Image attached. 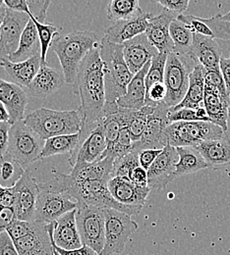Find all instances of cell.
<instances>
[{
    "label": "cell",
    "mask_w": 230,
    "mask_h": 255,
    "mask_svg": "<svg viewBox=\"0 0 230 255\" xmlns=\"http://www.w3.org/2000/svg\"><path fill=\"white\" fill-rule=\"evenodd\" d=\"M2 6H4V1H2V0H0V8L2 7Z\"/></svg>",
    "instance_id": "obj_60"
},
{
    "label": "cell",
    "mask_w": 230,
    "mask_h": 255,
    "mask_svg": "<svg viewBox=\"0 0 230 255\" xmlns=\"http://www.w3.org/2000/svg\"><path fill=\"white\" fill-rule=\"evenodd\" d=\"M168 53L157 54L151 62V67L146 76V87L151 88L155 84L165 83V66Z\"/></svg>",
    "instance_id": "obj_41"
},
{
    "label": "cell",
    "mask_w": 230,
    "mask_h": 255,
    "mask_svg": "<svg viewBox=\"0 0 230 255\" xmlns=\"http://www.w3.org/2000/svg\"><path fill=\"white\" fill-rule=\"evenodd\" d=\"M176 149L179 154V161L176 165L175 171L176 178L193 174L198 171L209 168L208 163L195 147L184 146L176 147Z\"/></svg>",
    "instance_id": "obj_34"
},
{
    "label": "cell",
    "mask_w": 230,
    "mask_h": 255,
    "mask_svg": "<svg viewBox=\"0 0 230 255\" xmlns=\"http://www.w3.org/2000/svg\"><path fill=\"white\" fill-rule=\"evenodd\" d=\"M204 107L207 110L211 122L227 132L230 115V96L223 95L216 88L206 86Z\"/></svg>",
    "instance_id": "obj_24"
},
{
    "label": "cell",
    "mask_w": 230,
    "mask_h": 255,
    "mask_svg": "<svg viewBox=\"0 0 230 255\" xmlns=\"http://www.w3.org/2000/svg\"><path fill=\"white\" fill-rule=\"evenodd\" d=\"M40 54V43L38 32L32 19H30L26 29L20 39L19 47L8 59L13 63H20L27 61L33 56Z\"/></svg>",
    "instance_id": "obj_33"
},
{
    "label": "cell",
    "mask_w": 230,
    "mask_h": 255,
    "mask_svg": "<svg viewBox=\"0 0 230 255\" xmlns=\"http://www.w3.org/2000/svg\"><path fill=\"white\" fill-rule=\"evenodd\" d=\"M54 223L37 222L32 234L14 242L19 255H54L51 234Z\"/></svg>",
    "instance_id": "obj_15"
},
{
    "label": "cell",
    "mask_w": 230,
    "mask_h": 255,
    "mask_svg": "<svg viewBox=\"0 0 230 255\" xmlns=\"http://www.w3.org/2000/svg\"><path fill=\"white\" fill-rule=\"evenodd\" d=\"M66 83L64 76L55 69L41 64L36 76L27 88L28 93L36 98H46L55 94Z\"/></svg>",
    "instance_id": "obj_25"
},
{
    "label": "cell",
    "mask_w": 230,
    "mask_h": 255,
    "mask_svg": "<svg viewBox=\"0 0 230 255\" xmlns=\"http://www.w3.org/2000/svg\"><path fill=\"white\" fill-rule=\"evenodd\" d=\"M142 12L138 0H112L106 8L107 18L114 23L129 20Z\"/></svg>",
    "instance_id": "obj_36"
},
{
    "label": "cell",
    "mask_w": 230,
    "mask_h": 255,
    "mask_svg": "<svg viewBox=\"0 0 230 255\" xmlns=\"http://www.w3.org/2000/svg\"><path fill=\"white\" fill-rule=\"evenodd\" d=\"M167 95V90L165 83H159L153 85L151 88L147 89L146 95V105L156 106L160 103L165 102Z\"/></svg>",
    "instance_id": "obj_46"
},
{
    "label": "cell",
    "mask_w": 230,
    "mask_h": 255,
    "mask_svg": "<svg viewBox=\"0 0 230 255\" xmlns=\"http://www.w3.org/2000/svg\"><path fill=\"white\" fill-rule=\"evenodd\" d=\"M2 209H3V206H2V205H1V204H0V211H1V210H2Z\"/></svg>",
    "instance_id": "obj_63"
},
{
    "label": "cell",
    "mask_w": 230,
    "mask_h": 255,
    "mask_svg": "<svg viewBox=\"0 0 230 255\" xmlns=\"http://www.w3.org/2000/svg\"><path fill=\"white\" fill-rule=\"evenodd\" d=\"M41 64L40 54L20 63H13L8 58L0 59V66L3 68L6 76L11 80V83L25 87L26 89L33 82Z\"/></svg>",
    "instance_id": "obj_27"
},
{
    "label": "cell",
    "mask_w": 230,
    "mask_h": 255,
    "mask_svg": "<svg viewBox=\"0 0 230 255\" xmlns=\"http://www.w3.org/2000/svg\"><path fill=\"white\" fill-rule=\"evenodd\" d=\"M169 32L172 42L174 44L173 52L180 55L189 54L193 42V32L178 19L172 21Z\"/></svg>",
    "instance_id": "obj_38"
},
{
    "label": "cell",
    "mask_w": 230,
    "mask_h": 255,
    "mask_svg": "<svg viewBox=\"0 0 230 255\" xmlns=\"http://www.w3.org/2000/svg\"><path fill=\"white\" fill-rule=\"evenodd\" d=\"M16 218V212L14 208L3 207L0 211V228L6 229Z\"/></svg>",
    "instance_id": "obj_54"
},
{
    "label": "cell",
    "mask_w": 230,
    "mask_h": 255,
    "mask_svg": "<svg viewBox=\"0 0 230 255\" xmlns=\"http://www.w3.org/2000/svg\"><path fill=\"white\" fill-rule=\"evenodd\" d=\"M73 92L80 96L82 101V105L78 109L82 116L79 132L80 145L102 124L104 115L106 104L104 69L99 54V46L91 50L82 61L73 85Z\"/></svg>",
    "instance_id": "obj_1"
},
{
    "label": "cell",
    "mask_w": 230,
    "mask_h": 255,
    "mask_svg": "<svg viewBox=\"0 0 230 255\" xmlns=\"http://www.w3.org/2000/svg\"><path fill=\"white\" fill-rule=\"evenodd\" d=\"M2 23H3V22H0V28H1V25H2Z\"/></svg>",
    "instance_id": "obj_64"
},
{
    "label": "cell",
    "mask_w": 230,
    "mask_h": 255,
    "mask_svg": "<svg viewBox=\"0 0 230 255\" xmlns=\"http://www.w3.org/2000/svg\"><path fill=\"white\" fill-rule=\"evenodd\" d=\"M106 139L102 124L97 128L78 148L70 154L69 163L73 168L76 165L98 162L106 150Z\"/></svg>",
    "instance_id": "obj_20"
},
{
    "label": "cell",
    "mask_w": 230,
    "mask_h": 255,
    "mask_svg": "<svg viewBox=\"0 0 230 255\" xmlns=\"http://www.w3.org/2000/svg\"><path fill=\"white\" fill-rule=\"evenodd\" d=\"M79 142H80L79 133L58 135V136L47 138L45 140L39 159L47 158V157L58 155V154H65V153L71 154L77 149Z\"/></svg>",
    "instance_id": "obj_35"
},
{
    "label": "cell",
    "mask_w": 230,
    "mask_h": 255,
    "mask_svg": "<svg viewBox=\"0 0 230 255\" xmlns=\"http://www.w3.org/2000/svg\"><path fill=\"white\" fill-rule=\"evenodd\" d=\"M30 19L27 13L6 9V15L0 28V59L9 58L17 51L21 36Z\"/></svg>",
    "instance_id": "obj_12"
},
{
    "label": "cell",
    "mask_w": 230,
    "mask_h": 255,
    "mask_svg": "<svg viewBox=\"0 0 230 255\" xmlns=\"http://www.w3.org/2000/svg\"><path fill=\"white\" fill-rule=\"evenodd\" d=\"M221 18H222V20H224L226 22H230V11L229 13H227L226 15H222Z\"/></svg>",
    "instance_id": "obj_59"
},
{
    "label": "cell",
    "mask_w": 230,
    "mask_h": 255,
    "mask_svg": "<svg viewBox=\"0 0 230 255\" xmlns=\"http://www.w3.org/2000/svg\"><path fill=\"white\" fill-rule=\"evenodd\" d=\"M223 50L220 44L211 37L193 33V42L189 55L195 63L203 66L206 70L219 69Z\"/></svg>",
    "instance_id": "obj_21"
},
{
    "label": "cell",
    "mask_w": 230,
    "mask_h": 255,
    "mask_svg": "<svg viewBox=\"0 0 230 255\" xmlns=\"http://www.w3.org/2000/svg\"><path fill=\"white\" fill-rule=\"evenodd\" d=\"M140 166L139 161V151L133 150L127 155L114 160L112 177H125L128 178L132 171Z\"/></svg>",
    "instance_id": "obj_42"
},
{
    "label": "cell",
    "mask_w": 230,
    "mask_h": 255,
    "mask_svg": "<svg viewBox=\"0 0 230 255\" xmlns=\"http://www.w3.org/2000/svg\"><path fill=\"white\" fill-rule=\"evenodd\" d=\"M220 69L227 87V92L230 96V52L229 58L222 57L220 62Z\"/></svg>",
    "instance_id": "obj_56"
},
{
    "label": "cell",
    "mask_w": 230,
    "mask_h": 255,
    "mask_svg": "<svg viewBox=\"0 0 230 255\" xmlns=\"http://www.w3.org/2000/svg\"><path fill=\"white\" fill-rule=\"evenodd\" d=\"M99 54L104 69L106 103H114L126 94L134 75L125 62L123 44L111 43L102 38Z\"/></svg>",
    "instance_id": "obj_3"
},
{
    "label": "cell",
    "mask_w": 230,
    "mask_h": 255,
    "mask_svg": "<svg viewBox=\"0 0 230 255\" xmlns=\"http://www.w3.org/2000/svg\"><path fill=\"white\" fill-rule=\"evenodd\" d=\"M156 2L162 5L165 10L177 15L183 14L189 7V0H157Z\"/></svg>",
    "instance_id": "obj_47"
},
{
    "label": "cell",
    "mask_w": 230,
    "mask_h": 255,
    "mask_svg": "<svg viewBox=\"0 0 230 255\" xmlns=\"http://www.w3.org/2000/svg\"><path fill=\"white\" fill-rule=\"evenodd\" d=\"M222 14L204 19L193 15L181 14L177 17L179 21L185 24L188 29L193 32L202 34L211 38H221L230 40V23L222 20Z\"/></svg>",
    "instance_id": "obj_19"
},
{
    "label": "cell",
    "mask_w": 230,
    "mask_h": 255,
    "mask_svg": "<svg viewBox=\"0 0 230 255\" xmlns=\"http://www.w3.org/2000/svg\"><path fill=\"white\" fill-rule=\"evenodd\" d=\"M33 20L36 30L38 32L39 37V43H40V57L42 64L46 63V54L51 47L54 39L59 35L57 32V28L52 24H41L38 23L36 20H34L33 17H30Z\"/></svg>",
    "instance_id": "obj_39"
},
{
    "label": "cell",
    "mask_w": 230,
    "mask_h": 255,
    "mask_svg": "<svg viewBox=\"0 0 230 255\" xmlns=\"http://www.w3.org/2000/svg\"><path fill=\"white\" fill-rule=\"evenodd\" d=\"M162 151L163 149H145V150L139 151L140 166L148 171L150 167L153 165V163L162 153Z\"/></svg>",
    "instance_id": "obj_48"
},
{
    "label": "cell",
    "mask_w": 230,
    "mask_h": 255,
    "mask_svg": "<svg viewBox=\"0 0 230 255\" xmlns=\"http://www.w3.org/2000/svg\"><path fill=\"white\" fill-rule=\"evenodd\" d=\"M128 179L138 188H142V189L149 188V186H148V171L145 170L141 166L135 168L132 171Z\"/></svg>",
    "instance_id": "obj_49"
},
{
    "label": "cell",
    "mask_w": 230,
    "mask_h": 255,
    "mask_svg": "<svg viewBox=\"0 0 230 255\" xmlns=\"http://www.w3.org/2000/svg\"><path fill=\"white\" fill-rule=\"evenodd\" d=\"M45 139L28 127L24 120L11 125L7 153L23 168L39 159Z\"/></svg>",
    "instance_id": "obj_7"
},
{
    "label": "cell",
    "mask_w": 230,
    "mask_h": 255,
    "mask_svg": "<svg viewBox=\"0 0 230 255\" xmlns=\"http://www.w3.org/2000/svg\"><path fill=\"white\" fill-rule=\"evenodd\" d=\"M113 164L114 159L112 157H105L92 164L76 165L68 175L76 182L89 180H104L109 182L113 178Z\"/></svg>",
    "instance_id": "obj_30"
},
{
    "label": "cell",
    "mask_w": 230,
    "mask_h": 255,
    "mask_svg": "<svg viewBox=\"0 0 230 255\" xmlns=\"http://www.w3.org/2000/svg\"><path fill=\"white\" fill-rule=\"evenodd\" d=\"M204 78H205V85L208 87H212V88H216L217 90H219L223 95L226 96H230L227 92V87L221 72V69H212V70H206L205 69V74H204Z\"/></svg>",
    "instance_id": "obj_44"
},
{
    "label": "cell",
    "mask_w": 230,
    "mask_h": 255,
    "mask_svg": "<svg viewBox=\"0 0 230 255\" xmlns=\"http://www.w3.org/2000/svg\"><path fill=\"white\" fill-rule=\"evenodd\" d=\"M23 168L8 153L0 156V186L2 188H13L25 174Z\"/></svg>",
    "instance_id": "obj_37"
},
{
    "label": "cell",
    "mask_w": 230,
    "mask_h": 255,
    "mask_svg": "<svg viewBox=\"0 0 230 255\" xmlns=\"http://www.w3.org/2000/svg\"><path fill=\"white\" fill-rule=\"evenodd\" d=\"M99 44L98 35L90 31H74L54 39L51 47L60 61L66 83L74 85L82 61Z\"/></svg>",
    "instance_id": "obj_2"
},
{
    "label": "cell",
    "mask_w": 230,
    "mask_h": 255,
    "mask_svg": "<svg viewBox=\"0 0 230 255\" xmlns=\"http://www.w3.org/2000/svg\"><path fill=\"white\" fill-rule=\"evenodd\" d=\"M53 241L57 248L65 251L78 250L83 247L76 223V209L66 213L55 222Z\"/></svg>",
    "instance_id": "obj_26"
},
{
    "label": "cell",
    "mask_w": 230,
    "mask_h": 255,
    "mask_svg": "<svg viewBox=\"0 0 230 255\" xmlns=\"http://www.w3.org/2000/svg\"><path fill=\"white\" fill-rule=\"evenodd\" d=\"M36 221H22L15 219L5 229V231L10 236L12 241L15 242L32 234L36 228Z\"/></svg>",
    "instance_id": "obj_43"
},
{
    "label": "cell",
    "mask_w": 230,
    "mask_h": 255,
    "mask_svg": "<svg viewBox=\"0 0 230 255\" xmlns=\"http://www.w3.org/2000/svg\"><path fill=\"white\" fill-rule=\"evenodd\" d=\"M6 9H7V7L5 6V4H4V6H2V7L0 8V22H3V20H4V18H5Z\"/></svg>",
    "instance_id": "obj_58"
},
{
    "label": "cell",
    "mask_w": 230,
    "mask_h": 255,
    "mask_svg": "<svg viewBox=\"0 0 230 255\" xmlns=\"http://www.w3.org/2000/svg\"><path fill=\"white\" fill-rule=\"evenodd\" d=\"M5 231V229H2V228H0V234L2 233V232H4Z\"/></svg>",
    "instance_id": "obj_61"
},
{
    "label": "cell",
    "mask_w": 230,
    "mask_h": 255,
    "mask_svg": "<svg viewBox=\"0 0 230 255\" xmlns=\"http://www.w3.org/2000/svg\"><path fill=\"white\" fill-rule=\"evenodd\" d=\"M123 53L130 72L136 75L160 52L150 42L146 33H143L123 44Z\"/></svg>",
    "instance_id": "obj_18"
},
{
    "label": "cell",
    "mask_w": 230,
    "mask_h": 255,
    "mask_svg": "<svg viewBox=\"0 0 230 255\" xmlns=\"http://www.w3.org/2000/svg\"><path fill=\"white\" fill-rule=\"evenodd\" d=\"M14 188L16 191V203L14 205L16 218L22 221H33L39 188L33 173L26 169L25 174Z\"/></svg>",
    "instance_id": "obj_14"
},
{
    "label": "cell",
    "mask_w": 230,
    "mask_h": 255,
    "mask_svg": "<svg viewBox=\"0 0 230 255\" xmlns=\"http://www.w3.org/2000/svg\"><path fill=\"white\" fill-rule=\"evenodd\" d=\"M0 255H19L14 242L6 231L0 234Z\"/></svg>",
    "instance_id": "obj_50"
},
{
    "label": "cell",
    "mask_w": 230,
    "mask_h": 255,
    "mask_svg": "<svg viewBox=\"0 0 230 255\" xmlns=\"http://www.w3.org/2000/svg\"><path fill=\"white\" fill-rule=\"evenodd\" d=\"M151 62L146 64L139 73L134 75L127 87L126 94L117 99L116 103L120 108L140 110L146 106V76L151 67Z\"/></svg>",
    "instance_id": "obj_28"
},
{
    "label": "cell",
    "mask_w": 230,
    "mask_h": 255,
    "mask_svg": "<svg viewBox=\"0 0 230 255\" xmlns=\"http://www.w3.org/2000/svg\"><path fill=\"white\" fill-rule=\"evenodd\" d=\"M170 107L165 102L158 104L152 114L148 117L144 134L139 141L133 143V150L142 151L145 149H164L167 144L165 129L170 125L168 113Z\"/></svg>",
    "instance_id": "obj_10"
},
{
    "label": "cell",
    "mask_w": 230,
    "mask_h": 255,
    "mask_svg": "<svg viewBox=\"0 0 230 255\" xmlns=\"http://www.w3.org/2000/svg\"><path fill=\"white\" fill-rule=\"evenodd\" d=\"M76 223L83 246L91 248L100 255L105 245L103 209L87 204H78L76 208Z\"/></svg>",
    "instance_id": "obj_8"
},
{
    "label": "cell",
    "mask_w": 230,
    "mask_h": 255,
    "mask_svg": "<svg viewBox=\"0 0 230 255\" xmlns=\"http://www.w3.org/2000/svg\"><path fill=\"white\" fill-rule=\"evenodd\" d=\"M105 218V245L99 255H120L139 225L131 216L115 209H103Z\"/></svg>",
    "instance_id": "obj_9"
},
{
    "label": "cell",
    "mask_w": 230,
    "mask_h": 255,
    "mask_svg": "<svg viewBox=\"0 0 230 255\" xmlns=\"http://www.w3.org/2000/svg\"><path fill=\"white\" fill-rule=\"evenodd\" d=\"M179 15L165 10L159 15H152L149 20L146 35L160 53H171L174 44L170 36V25Z\"/></svg>",
    "instance_id": "obj_16"
},
{
    "label": "cell",
    "mask_w": 230,
    "mask_h": 255,
    "mask_svg": "<svg viewBox=\"0 0 230 255\" xmlns=\"http://www.w3.org/2000/svg\"><path fill=\"white\" fill-rule=\"evenodd\" d=\"M10 128L11 124L9 122L0 123V156L7 153Z\"/></svg>",
    "instance_id": "obj_52"
},
{
    "label": "cell",
    "mask_w": 230,
    "mask_h": 255,
    "mask_svg": "<svg viewBox=\"0 0 230 255\" xmlns=\"http://www.w3.org/2000/svg\"><path fill=\"white\" fill-rule=\"evenodd\" d=\"M167 143L173 147L193 146L214 139L225 138L227 132L212 122H176L165 129Z\"/></svg>",
    "instance_id": "obj_6"
},
{
    "label": "cell",
    "mask_w": 230,
    "mask_h": 255,
    "mask_svg": "<svg viewBox=\"0 0 230 255\" xmlns=\"http://www.w3.org/2000/svg\"><path fill=\"white\" fill-rule=\"evenodd\" d=\"M52 233H53V232H52ZM53 250H54V249H53ZM54 255H58V253H57L55 250H54Z\"/></svg>",
    "instance_id": "obj_62"
},
{
    "label": "cell",
    "mask_w": 230,
    "mask_h": 255,
    "mask_svg": "<svg viewBox=\"0 0 230 255\" xmlns=\"http://www.w3.org/2000/svg\"><path fill=\"white\" fill-rule=\"evenodd\" d=\"M4 4L7 8H9L13 11L27 13L30 16V11H29V6L27 3V0H5Z\"/></svg>",
    "instance_id": "obj_55"
},
{
    "label": "cell",
    "mask_w": 230,
    "mask_h": 255,
    "mask_svg": "<svg viewBox=\"0 0 230 255\" xmlns=\"http://www.w3.org/2000/svg\"><path fill=\"white\" fill-rule=\"evenodd\" d=\"M168 121L170 124L176 122H211L204 106L198 109L182 108L179 110L169 111Z\"/></svg>",
    "instance_id": "obj_40"
},
{
    "label": "cell",
    "mask_w": 230,
    "mask_h": 255,
    "mask_svg": "<svg viewBox=\"0 0 230 255\" xmlns=\"http://www.w3.org/2000/svg\"><path fill=\"white\" fill-rule=\"evenodd\" d=\"M205 68L197 64L190 75L189 88L184 99L175 107L170 108L169 111L179 110L182 108L198 109L204 106L205 97Z\"/></svg>",
    "instance_id": "obj_31"
},
{
    "label": "cell",
    "mask_w": 230,
    "mask_h": 255,
    "mask_svg": "<svg viewBox=\"0 0 230 255\" xmlns=\"http://www.w3.org/2000/svg\"><path fill=\"white\" fill-rule=\"evenodd\" d=\"M30 17H33L38 23L45 24V18L48 6L50 5V1H43V0H27Z\"/></svg>",
    "instance_id": "obj_45"
},
{
    "label": "cell",
    "mask_w": 230,
    "mask_h": 255,
    "mask_svg": "<svg viewBox=\"0 0 230 255\" xmlns=\"http://www.w3.org/2000/svg\"><path fill=\"white\" fill-rule=\"evenodd\" d=\"M179 154L176 147L169 143L148 170V186L151 190H163L176 179V165Z\"/></svg>",
    "instance_id": "obj_13"
},
{
    "label": "cell",
    "mask_w": 230,
    "mask_h": 255,
    "mask_svg": "<svg viewBox=\"0 0 230 255\" xmlns=\"http://www.w3.org/2000/svg\"><path fill=\"white\" fill-rule=\"evenodd\" d=\"M208 163L209 168L219 169L230 165V138L204 141L195 146Z\"/></svg>",
    "instance_id": "obj_29"
},
{
    "label": "cell",
    "mask_w": 230,
    "mask_h": 255,
    "mask_svg": "<svg viewBox=\"0 0 230 255\" xmlns=\"http://www.w3.org/2000/svg\"><path fill=\"white\" fill-rule=\"evenodd\" d=\"M156 106L146 105L140 110L123 109L119 107V117L122 127L127 128L133 142L139 141L142 138L147 126L148 117L152 114Z\"/></svg>",
    "instance_id": "obj_32"
},
{
    "label": "cell",
    "mask_w": 230,
    "mask_h": 255,
    "mask_svg": "<svg viewBox=\"0 0 230 255\" xmlns=\"http://www.w3.org/2000/svg\"><path fill=\"white\" fill-rule=\"evenodd\" d=\"M24 122L46 140L53 136L79 133L82 116L79 110H53L42 107L27 115Z\"/></svg>",
    "instance_id": "obj_4"
},
{
    "label": "cell",
    "mask_w": 230,
    "mask_h": 255,
    "mask_svg": "<svg viewBox=\"0 0 230 255\" xmlns=\"http://www.w3.org/2000/svg\"><path fill=\"white\" fill-rule=\"evenodd\" d=\"M78 203L64 193L39 189L33 221L54 223L66 213L77 208Z\"/></svg>",
    "instance_id": "obj_11"
},
{
    "label": "cell",
    "mask_w": 230,
    "mask_h": 255,
    "mask_svg": "<svg viewBox=\"0 0 230 255\" xmlns=\"http://www.w3.org/2000/svg\"><path fill=\"white\" fill-rule=\"evenodd\" d=\"M152 15L143 11L132 19L115 22L106 28L103 38L111 43L124 44L134 37L146 32Z\"/></svg>",
    "instance_id": "obj_17"
},
{
    "label": "cell",
    "mask_w": 230,
    "mask_h": 255,
    "mask_svg": "<svg viewBox=\"0 0 230 255\" xmlns=\"http://www.w3.org/2000/svg\"><path fill=\"white\" fill-rule=\"evenodd\" d=\"M16 203V191L15 188H2L0 192V204L3 207L14 208Z\"/></svg>",
    "instance_id": "obj_51"
},
{
    "label": "cell",
    "mask_w": 230,
    "mask_h": 255,
    "mask_svg": "<svg viewBox=\"0 0 230 255\" xmlns=\"http://www.w3.org/2000/svg\"><path fill=\"white\" fill-rule=\"evenodd\" d=\"M108 189L117 202L130 207L142 208L151 192L150 188H138L125 177L112 178L108 182Z\"/></svg>",
    "instance_id": "obj_23"
},
{
    "label": "cell",
    "mask_w": 230,
    "mask_h": 255,
    "mask_svg": "<svg viewBox=\"0 0 230 255\" xmlns=\"http://www.w3.org/2000/svg\"><path fill=\"white\" fill-rule=\"evenodd\" d=\"M0 102L5 105L10 115L11 125L25 119L28 97L22 87L0 78Z\"/></svg>",
    "instance_id": "obj_22"
},
{
    "label": "cell",
    "mask_w": 230,
    "mask_h": 255,
    "mask_svg": "<svg viewBox=\"0 0 230 255\" xmlns=\"http://www.w3.org/2000/svg\"><path fill=\"white\" fill-rule=\"evenodd\" d=\"M197 64L189 54H168L165 66V85L167 90L165 103L170 108L177 106L186 96L190 75Z\"/></svg>",
    "instance_id": "obj_5"
},
{
    "label": "cell",
    "mask_w": 230,
    "mask_h": 255,
    "mask_svg": "<svg viewBox=\"0 0 230 255\" xmlns=\"http://www.w3.org/2000/svg\"><path fill=\"white\" fill-rule=\"evenodd\" d=\"M2 122H10V115L5 105L2 102H0V123Z\"/></svg>",
    "instance_id": "obj_57"
},
{
    "label": "cell",
    "mask_w": 230,
    "mask_h": 255,
    "mask_svg": "<svg viewBox=\"0 0 230 255\" xmlns=\"http://www.w3.org/2000/svg\"><path fill=\"white\" fill-rule=\"evenodd\" d=\"M51 241H52L53 249L58 253L59 255H99L94 250H92L91 248H89L87 246H83L81 249L73 250V251H65V250H62L60 248H57L54 244V241H53V233L51 234Z\"/></svg>",
    "instance_id": "obj_53"
}]
</instances>
